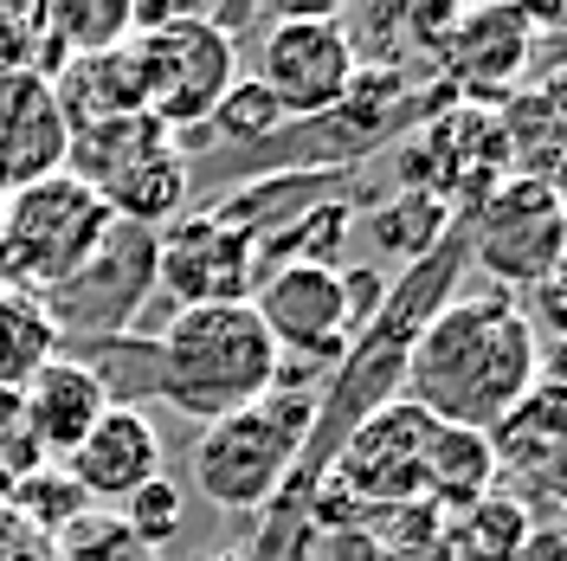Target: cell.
I'll return each mask as SVG.
<instances>
[{"instance_id":"4","label":"cell","mask_w":567,"mask_h":561,"mask_svg":"<svg viewBox=\"0 0 567 561\" xmlns=\"http://www.w3.org/2000/svg\"><path fill=\"white\" fill-rule=\"evenodd\" d=\"M110 226H116L110 207L84 181H71L65 169L20 187V194H7L0 201V284L45 297L52 284H65L91 252L104 246Z\"/></svg>"},{"instance_id":"18","label":"cell","mask_w":567,"mask_h":561,"mask_svg":"<svg viewBox=\"0 0 567 561\" xmlns=\"http://www.w3.org/2000/svg\"><path fill=\"white\" fill-rule=\"evenodd\" d=\"M187 194H194V162L181 155L175 142H162L155 155H142L130 175H116L97 194L110 207V220H123V226H142V233H162L168 220L187 213Z\"/></svg>"},{"instance_id":"12","label":"cell","mask_w":567,"mask_h":561,"mask_svg":"<svg viewBox=\"0 0 567 561\" xmlns=\"http://www.w3.org/2000/svg\"><path fill=\"white\" fill-rule=\"evenodd\" d=\"M529 59H535V27L523 7H458L452 33L439 45L445 84L471 91V98H509Z\"/></svg>"},{"instance_id":"19","label":"cell","mask_w":567,"mask_h":561,"mask_svg":"<svg viewBox=\"0 0 567 561\" xmlns=\"http://www.w3.org/2000/svg\"><path fill=\"white\" fill-rule=\"evenodd\" d=\"M496 491V452L484 432H464V426H432V446H425V503L452 523L471 503H484Z\"/></svg>"},{"instance_id":"11","label":"cell","mask_w":567,"mask_h":561,"mask_svg":"<svg viewBox=\"0 0 567 561\" xmlns=\"http://www.w3.org/2000/svg\"><path fill=\"white\" fill-rule=\"evenodd\" d=\"M155 290L194 310V304H246L251 297V246L226 233L213 213H181L155 233Z\"/></svg>"},{"instance_id":"33","label":"cell","mask_w":567,"mask_h":561,"mask_svg":"<svg viewBox=\"0 0 567 561\" xmlns=\"http://www.w3.org/2000/svg\"><path fill=\"white\" fill-rule=\"evenodd\" d=\"M516 561H561V529H555V523H535Z\"/></svg>"},{"instance_id":"2","label":"cell","mask_w":567,"mask_h":561,"mask_svg":"<svg viewBox=\"0 0 567 561\" xmlns=\"http://www.w3.org/2000/svg\"><path fill=\"white\" fill-rule=\"evenodd\" d=\"M271 375H278V349L251 310V297L175 310L155 336V400L187 414L194 426L258 407L271 394Z\"/></svg>"},{"instance_id":"14","label":"cell","mask_w":567,"mask_h":561,"mask_svg":"<svg viewBox=\"0 0 567 561\" xmlns=\"http://www.w3.org/2000/svg\"><path fill=\"white\" fill-rule=\"evenodd\" d=\"M65 471L71 484L91 497V510L123 503V497H136L142 484L162 478V432L142 407H110L104 420L84 432V446L65 458Z\"/></svg>"},{"instance_id":"1","label":"cell","mask_w":567,"mask_h":561,"mask_svg":"<svg viewBox=\"0 0 567 561\" xmlns=\"http://www.w3.org/2000/svg\"><path fill=\"white\" fill-rule=\"evenodd\" d=\"M542 375H548V343L529 310L503 290H477V297H445L425 316L400 368V400H413L439 426L491 432Z\"/></svg>"},{"instance_id":"10","label":"cell","mask_w":567,"mask_h":561,"mask_svg":"<svg viewBox=\"0 0 567 561\" xmlns=\"http://www.w3.org/2000/svg\"><path fill=\"white\" fill-rule=\"evenodd\" d=\"M290 123H310L349 98L354 84V52L336 20H265V45H258V71H251Z\"/></svg>"},{"instance_id":"5","label":"cell","mask_w":567,"mask_h":561,"mask_svg":"<svg viewBox=\"0 0 567 561\" xmlns=\"http://www.w3.org/2000/svg\"><path fill=\"white\" fill-rule=\"evenodd\" d=\"M136 59V91H142V116H155L168 136L181 130H207V116L219 110L226 84L239 78V45L207 27L200 7H181V20L155 27V33L130 39Z\"/></svg>"},{"instance_id":"31","label":"cell","mask_w":567,"mask_h":561,"mask_svg":"<svg viewBox=\"0 0 567 561\" xmlns=\"http://www.w3.org/2000/svg\"><path fill=\"white\" fill-rule=\"evenodd\" d=\"M388 304V278L374 272V265H349L342 272V310H349V336H361L374 316Z\"/></svg>"},{"instance_id":"13","label":"cell","mask_w":567,"mask_h":561,"mask_svg":"<svg viewBox=\"0 0 567 561\" xmlns=\"http://www.w3.org/2000/svg\"><path fill=\"white\" fill-rule=\"evenodd\" d=\"M65 116L52 84L33 71H0V194H20L33 181L65 169Z\"/></svg>"},{"instance_id":"25","label":"cell","mask_w":567,"mask_h":561,"mask_svg":"<svg viewBox=\"0 0 567 561\" xmlns=\"http://www.w3.org/2000/svg\"><path fill=\"white\" fill-rule=\"evenodd\" d=\"M542 523L523 497H484L471 503L464 517H452V542H458V561H516L529 529Z\"/></svg>"},{"instance_id":"17","label":"cell","mask_w":567,"mask_h":561,"mask_svg":"<svg viewBox=\"0 0 567 561\" xmlns=\"http://www.w3.org/2000/svg\"><path fill=\"white\" fill-rule=\"evenodd\" d=\"M561 426H567V400H561V381L542 375V381L503 414V420L484 432L496 452V471H523V478H542V491L555 503V471H561Z\"/></svg>"},{"instance_id":"30","label":"cell","mask_w":567,"mask_h":561,"mask_svg":"<svg viewBox=\"0 0 567 561\" xmlns=\"http://www.w3.org/2000/svg\"><path fill=\"white\" fill-rule=\"evenodd\" d=\"M39 45H45V20H39V7L0 0V71H33Z\"/></svg>"},{"instance_id":"22","label":"cell","mask_w":567,"mask_h":561,"mask_svg":"<svg viewBox=\"0 0 567 561\" xmlns=\"http://www.w3.org/2000/svg\"><path fill=\"white\" fill-rule=\"evenodd\" d=\"M59 349H65V343H59L45 304H39L33 290L0 284V394H20Z\"/></svg>"},{"instance_id":"27","label":"cell","mask_w":567,"mask_h":561,"mask_svg":"<svg viewBox=\"0 0 567 561\" xmlns=\"http://www.w3.org/2000/svg\"><path fill=\"white\" fill-rule=\"evenodd\" d=\"M207 123H213V136H219V142H233V149H258V142L278 136L290 116L278 110V98H271L258 78H233V84H226V98H219V110H213Z\"/></svg>"},{"instance_id":"29","label":"cell","mask_w":567,"mask_h":561,"mask_svg":"<svg viewBox=\"0 0 567 561\" xmlns=\"http://www.w3.org/2000/svg\"><path fill=\"white\" fill-rule=\"evenodd\" d=\"M52 555L59 561H148V549L123 529L116 510H84V517L52 542Z\"/></svg>"},{"instance_id":"21","label":"cell","mask_w":567,"mask_h":561,"mask_svg":"<svg viewBox=\"0 0 567 561\" xmlns=\"http://www.w3.org/2000/svg\"><path fill=\"white\" fill-rule=\"evenodd\" d=\"M496 130H503V149H509V175L555 181V155H561V91L555 84L509 91Z\"/></svg>"},{"instance_id":"8","label":"cell","mask_w":567,"mask_h":561,"mask_svg":"<svg viewBox=\"0 0 567 561\" xmlns=\"http://www.w3.org/2000/svg\"><path fill=\"white\" fill-rule=\"evenodd\" d=\"M432 414L413 400H388L329 458V478L361 503V510H406L425 503V446H432Z\"/></svg>"},{"instance_id":"35","label":"cell","mask_w":567,"mask_h":561,"mask_svg":"<svg viewBox=\"0 0 567 561\" xmlns=\"http://www.w3.org/2000/svg\"><path fill=\"white\" fill-rule=\"evenodd\" d=\"M432 561H439V555H432Z\"/></svg>"},{"instance_id":"32","label":"cell","mask_w":567,"mask_h":561,"mask_svg":"<svg viewBox=\"0 0 567 561\" xmlns=\"http://www.w3.org/2000/svg\"><path fill=\"white\" fill-rule=\"evenodd\" d=\"M0 561H59V555H52V542L33 536L13 510H0Z\"/></svg>"},{"instance_id":"23","label":"cell","mask_w":567,"mask_h":561,"mask_svg":"<svg viewBox=\"0 0 567 561\" xmlns=\"http://www.w3.org/2000/svg\"><path fill=\"white\" fill-rule=\"evenodd\" d=\"M452 220L458 213L445 207L439 194H393L388 207L368 213V246L381 252V258H406V265H420L425 252L439 246L445 233H452Z\"/></svg>"},{"instance_id":"6","label":"cell","mask_w":567,"mask_h":561,"mask_svg":"<svg viewBox=\"0 0 567 561\" xmlns=\"http://www.w3.org/2000/svg\"><path fill=\"white\" fill-rule=\"evenodd\" d=\"M155 297V233L142 226H110L104 246L91 252L65 284H52L39 304L52 316L59 343H104V336H130L136 310H148Z\"/></svg>"},{"instance_id":"24","label":"cell","mask_w":567,"mask_h":561,"mask_svg":"<svg viewBox=\"0 0 567 561\" xmlns=\"http://www.w3.org/2000/svg\"><path fill=\"white\" fill-rule=\"evenodd\" d=\"M45 20V39L71 59H97V52H116L130 39V0H52L39 7Z\"/></svg>"},{"instance_id":"28","label":"cell","mask_w":567,"mask_h":561,"mask_svg":"<svg viewBox=\"0 0 567 561\" xmlns=\"http://www.w3.org/2000/svg\"><path fill=\"white\" fill-rule=\"evenodd\" d=\"M116 517H123V529L155 555V549H168V542L181 536V523H187V497H181L175 478H155V484H142L136 497H123Z\"/></svg>"},{"instance_id":"15","label":"cell","mask_w":567,"mask_h":561,"mask_svg":"<svg viewBox=\"0 0 567 561\" xmlns=\"http://www.w3.org/2000/svg\"><path fill=\"white\" fill-rule=\"evenodd\" d=\"M104 414H110V394L97 387V375H91L78 355H65V349L20 387V432H27V446H33L45 465L78 452L84 432L104 420Z\"/></svg>"},{"instance_id":"26","label":"cell","mask_w":567,"mask_h":561,"mask_svg":"<svg viewBox=\"0 0 567 561\" xmlns=\"http://www.w3.org/2000/svg\"><path fill=\"white\" fill-rule=\"evenodd\" d=\"M7 510L20 517V523L33 529V536H45V542H59L84 510H91V497L71 484L65 465H33L27 478H13V491H7Z\"/></svg>"},{"instance_id":"9","label":"cell","mask_w":567,"mask_h":561,"mask_svg":"<svg viewBox=\"0 0 567 561\" xmlns=\"http://www.w3.org/2000/svg\"><path fill=\"white\" fill-rule=\"evenodd\" d=\"M251 310L284 361H310L317 375H336L354 343L342 310V265H278L251 284Z\"/></svg>"},{"instance_id":"34","label":"cell","mask_w":567,"mask_h":561,"mask_svg":"<svg viewBox=\"0 0 567 561\" xmlns=\"http://www.w3.org/2000/svg\"><path fill=\"white\" fill-rule=\"evenodd\" d=\"M200 561H246V555H200Z\"/></svg>"},{"instance_id":"3","label":"cell","mask_w":567,"mask_h":561,"mask_svg":"<svg viewBox=\"0 0 567 561\" xmlns=\"http://www.w3.org/2000/svg\"><path fill=\"white\" fill-rule=\"evenodd\" d=\"M317 420V394L303 387H271L258 407L246 414H226V420L200 426L194 439V491L207 497L213 510H271L297 471V452L310 439Z\"/></svg>"},{"instance_id":"7","label":"cell","mask_w":567,"mask_h":561,"mask_svg":"<svg viewBox=\"0 0 567 561\" xmlns=\"http://www.w3.org/2000/svg\"><path fill=\"white\" fill-rule=\"evenodd\" d=\"M464 220V246L491 278L535 290V284L561 278V187L555 181L509 175L477 213Z\"/></svg>"},{"instance_id":"20","label":"cell","mask_w":567,"mask_h":561,"mask_svg":"<svg viewBox=\"0 0 567 561\" xmlns=\"http://www.w3.org/2000/svg\"><path fill=\"white\" fill-rule=\"evenodd\" d=\"M162 142H175L155 116H110V123H84L65 142V175L84 181L91 194H104L116 175H130L142 155H155Z\"/></svg>"},{"instance_id":"16","label":"cell","mask_w":567,"mask_h":561,"mask_svg":"<svg viewBox=\"0 0 567 561\" xmlns=\"http://www.w3.org/2000/svg\"><path fill=\"white\" fill-rule=\"evenodd\" d=\"M349 187V175L342 169H290V175H251L239 181L219 207H213V220L226 226V233H239L246 246H258V239H271L278 226H290V220H303L310 207H322V201H336Z\"/></svg>"}]
</instances>
